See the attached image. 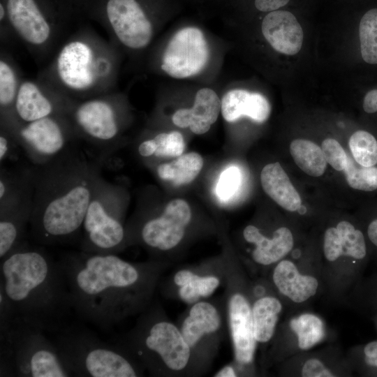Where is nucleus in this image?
Here are the masks:
<instances>
[{
	"mask_svg": "<svg viewBox=\"0 0 377 377\" xmlns=\"http://www.w3.org/2000/svg\"><path fill=\"white\" fill-rule=\"evenodd\" d=\"M59 262L73 309L84 320L108 330L150 304L164 267L131 263L116 254L82 251L63 254Z\"/></svg>",
	"mask_w": 377,
	"mask_h": 377,
	"instance_id": "obj_1",
	"label": "nucleus"
},
{
	"mask_svg": "<svg viewBox=\"0 0 377 377\" xmlns=\"http://www.w3.org/2000/svg\"><path fill=\"white\" fill-rule=\"evenodd\" d=\"M271 106L261 94L244 89H232L221 99V114L228 122L246 116L256 122L263 123L269 117Z\"/></svg>",
	"mask_w": 377,
	"mask_h": 377,
	"instance_id": "obj_23",
	"label": "nucleus"
},
{
	"mask_svg": "<svg viewBox=\"0 0 377 377\" xmlns=\"http://www.w3.org/2000/svg\"><path fill=\"white\" fill-rule=\"evenodd\" d=\"M349 147L355 161L361 166L377 164V140L369 132L357 131L349 139Z\"/></svg>",
	"mask_w": 377,
	"mask_h": 377,
	"instance_id": "obj_33",
	"label": "nucleus"
},
{
	"mask_svg": "<svg viewBox=\"0 0 377 377\" xmlns=\"http://www.w3.org/2000/svg\"><path fill=\"white\" fill-rule=\"evenodd\" d=\"M361 54L370 64H377V8H371L361 18L359 26Z\"/></svg>",
	"mask_w": 377,
	"mask_h": 377,
	"instance_id": "obj_32",
	"label": "nucleus"
},
{
	"mask_svg": "<svg viewBox=\"0 0 377 377\" xmlns=\"http://www.w3.org/2000/svg\"><path fill=\"white\" fill-rule=\"evenodd\" d=\"M74 119L80 131L96 147L98 156L106 159L119 130L112 105L102 100L87 101L75 109Z\"/></svg>",
	"mask_w": 377,
	"mask_h": 377,
	"instance_id": "obj_11",
	"label": "nucleus"
},
{
	"mask_svg": "<svg viewBox=\"0 0 377 377\" xmlns=\"http://www.w3.org/2000/svg\"><path fill=\"white\" fill-rule=\"evenodd\" d=\"M31 182L21 192L0 203V258L24 241L32 211Z\"/></svg>",
	"mask_w": 377,
	"mask_h": 377,
	"instance_id": "obj_14",
	"label": "nucleus"
},
{
	"mask_svg": "<svg viewBox=\"0 0 377 377\" xmlns=\"http://www.w3.org/2000/svg\"><path fill=\"white\" fill-rule=\"evenodd\" d=\"M290 153L296 165L311 177H320L327 167L322 149L313 142L295 139L290 145Z\"/></svg>",
	"mask_w": 377,
	"mask_h": 377,
	"instance_id": "obj_29",
	"label": "nucleus"
},
{
	"mask_svg": "<svg viewBox=\"0 0 377 377\" xmlns=\"http://www.w3.org/2000/svg\"><path fill=\"white\" fill-rule=\"evenodd\" d=\"M222 317L212 303L200 300L192 304L179 327L186 341L193 352L205 341L216 339L221 331Z\"/></svg>",
	"mask_w": 377,
	"mask_h": 377,
	"instance_id": "obj_15",
	"label": "nucleus"
},
{
	"mask_svg": "<svg viewBox=\"0 0 377 377\" xmlns=\"http://www.w3.org/2000/svg\"><path fill=\"white\" fill-rule=\"evenodd\" d=\"M15 110L18 117L27 123L51 116L54 107L34 84L26 82L19 89Z\"/></svg>",
	"mask_w": 377,
	"mask_h": 377,
	"instance_id": "obj_27",
	"label": "nucleus"
},
{
	"mask_svg": "<svg viewBox=\"0 0 377 377\" xmlns=\"http://www.w3.org/2000/svg\"><path fill=\"white\" fill-rule=\"evenodd\" d=\"M0 288L16 316L43 330L59 331L73 309L59 260L26 240L1 259Z\"/></svg>",
	"mask_w": 377,
	"mask_h": 377,
	"instance_id": "obj_3",
	"label": "nucleus"
},
{
	"mask_svg": "<svg viewBox=\"0 0 377 377\" xmlns=\"http://www.w3.org/2000/svg\"><path fill=\"white\" fill-rule=\"evenodd\" d=\"M104 10L124 45L140 49L149 44L153 34L152 26L137 0H105Z\"/></svg>",
	"mask_w": 377,
	"mask_h": 377,
	"instance_id": "obj_12",
	"label": "nucleus"
},
{
	"mask_svg": "<svg viewBox=\"0 0 377 377\" xmlns=\"http://www.w3.org/2000/svg\"><path fill=\"white\" fill-rule=\"evenodd\" d=\"M260 182L265 193L284 209L295 212L302 205L298 192L279 162L263 168Z\"/></svg>",
	"mask_w": 377,
	"mask_h": 377,
	"instance_id": "obj_24",
	"label": "nucleus"
},
{
	"mask_svg": "<svg viewBox=\"0 0 377 377\" xmlns=\"http://www.w3.org/2000/svg\"><path fill=\"white\" fill-rule=\"evenodd\" d=\"M221 111V101L216 93L202 88L196 93L193 107L177 110L172 120L180 128L189 127L193 133L202 135L216 122Z\"/></svg>",
	"mask_w": 377,
	"mask_h": 377,
	"instance_id": "obj_20",
	"label": "nucleus"
},
{
	"mask_svg": "<svg viewBox=\"0 0 377 377\" xmlns=\"http://www.w3.org/2000/svg\"><path fill=\"white\" fill-rule=\"evenodd\" d=\"M16 316L12 303L0 288V333L6 330Z\"/></svg>",
	"mask_w": 377,
	"mask_h": 377,
	"instance_id": "obj_39",
	"label": "nucleus"
},
{
	"mask_svg": "<svg viewBox=\"0 0 377 377\" xmlns=\"http://www.w3.org/2000/svg\"><path fill=\"white\" fill-rule=\"evenodd\" d=\"M6 14V10L3 5V3H0V19L2 20V19L4 17V15Z\"/></svg>",
	"mask_w": 377,
	"mask_h": 377,
	"instance_id": "obj_46",
	"label": "nucleus"
},
{
	"mask_svg": "<svg viewBox=\"0 0 377 377\" xmlns=\"http://www.w3.org/2000/svg\"><path fill=\"white\" fill-rule=\"evenodd\" d=\"M121 189L101 176L95 185L81 231V251L117 254L126 244Z\"/></svg>",
	"mask_w": 377,
	"mask_h": 377,
	"instance_id": "obj_7",
	"label": "nucleus"
},
{
	"mask_svg": "<svg viewBox=\"0 0 377 377\" xmlns=\"http://www.w3.org/2000/svg\"><path fill=\"white\" fill-rule=\"evenodd\" d=\"M300 375L303 377H333L334 372L316 357L307 359L302 366Z\"/></svg>",
	"mask_w": 377,
	"mask_h": 377,
	"instance_id": "obj_38",
	"label": "nucleus"
},
{
	"mask_svg": "<svg viewBox=\"0 0 377 377\" xmlns=\"http://www.w3.org/2000/svg\"><path fill=\"white\" fill-rule=\"evenodd\" d=\"M367 233L371 242L377 246V219L369 225Z\"/></svg>",
	"mask_w": 377,
	"mask_h": 377,
	"instance_id": "obj_45",
	"label": "nucleus"
},
{
	"mask_svg": "<svg viewBox=\"0 0 377 377\" xmlns=\"http://www.w3.org/2000/svg\"><path fill=\"white\" fill-rule=\"evenodd\" d=\"M172 280L179 297L189 304L211 296L221 283V277L215 274H198L189 269H179Z\"/></svg>",
	"mask_w": 377,
	"mask_h": 377,
	"instance_id": "obj_25",
	"label": "nucleus"
},
{
	"mask_svg": "<svg viewBox=\"0 0 377 377\" xmlns=\"http://www.w3.org/2000/svg\"><path fill=\"white\" fill-rule=\"evenodd\" d=\"M13 137L34 165L45 164L69 148L65 129L51 116L27 122Z\"/></svg>",
	"mask_w": 377,
	"mask_h": 377,
	"instance_id": "obj_10",
	"label": "nucleus"
},
{
	"mask_svg": "<svg viewBox=\"0 0 377 377\" xmlns=\"http://www.w3.org/2000/svg\"><path fill=\"white\" fill-rule=\"evenodd\" d=\"M117 343L153 375L181 373L193 358L179 327L165 318L158 306L151 304Z\"/></svg>",
	"mask_w": 377,
	"mask_h": 377,
	"instance_id": "obj_4",
	"label": "nucleus"
},
{
	"mask_svg": "<svg viewBox=\"0 0 377 377\" xmlns=\"http://www.w3.org/2000/svg\"><path fill=\"white\" fill-rule=\"evenodd\" d=\"M254 336L257 343H265L273 337L283 306L272 295L262 296L252 304Z\"/></svg>",
	"mask_w": 377,
	"mask_h": 377,
	"instance_id": "obj_26",
	"label": "nucleus"
},
{
	"mask_svg": "<svg viewBox=\"0 0 377 377\" xmlns=\"http://www.w3.org/2000/svg\"><path fill=\"white\" fill-rule=\"evenodd\" d=\"M5 10L24 39L36 45L47 39L50 28L37 0H6Z\"/></svg>",
	"mask_w": 377,
	"mask_h": 377,
	"instance_id": "obj_17",
	"label": "nucleus"
},
{
	"mask_svg": "<svg viewBox=\"0 0 377 377\" xmlns=\"http://www.w3.org/2000/svg\"><path fill=\"white\" fill-rule=\"evenodd\" d=\"M13 142L8 136L3 134L0 135V162L1 164L10 156H12L14 148Z\"/></svg>",
	"mask_w": 377,
	"mask_h": 377,
	"instance_id": "obj_41",
	"label": "nucleus"
},
{
	"mask_svg": "<svg viewBox=\"0 0 377 377\" xmlns=\"http://www.w3.org/2000/svg\"><path fill=\"white\" fill-rule=\"evenodd\" d=\"M209 57L208 45L202 31L186 27L179 30L168 43L161 68L172 77L186 78L202 71Z\"/></svg>",
	"mask_w": 377,
	"mask_h": 377,
	"instance_id": "obj_9",
	"label": "nucleus"
},
{
	"mask_svg": "<svg viewBox=\"0 0 377 377\" xmlns=\"http://www.w3.org/2000/svg\"><path fill=\"white\" fill-rule=\"evenodd\" d=\"M53 342L73 376L136 377L142 366L124 348L105 342L92 332L62 328Z\"/></svg>",
	"mask_w": 377,
	"mask_h": 377,
	"instance_id": "obj_5",
	"label": "nucleus"
},
{
	"mask_svg": "<svg viewBox=\"0 0 377 377\" xmlns=\"http://www.w3.org/2000/svg\"><path fill=\"white\" fill-rule=\"evenodd\" d=\"M15 79L10 66L4 61L0 62V103L1 107L10 105L15 96Z\"/></svg>",
	"mask_w": 377,
	"mask_h": 377,
	"instance_id": "obj_37",
	"label": "nucleus"
},
{
	"mask_svg": "<svg viewBox=\"0 0 377 377\" xmlns=\"http://www.w3.org/2000/svg\"><path fill=\"white\" fill-rule=\"evenodd\" d=\"M348 185L357 190L371 191L377 188V168H357L348 156L347 164L344 169Z\"/></svg>",
	"mask_w": 377,
	"mask_h": 377,
	"instance_id": "obj_34",
	"label": "nucleus"
},
{
	"mask_svg": "<svg viewBox=\"0 0 377 377\" xmlns=\"http://www.w3.org/2000/svg\"><path fill=\"white\" fill-rule=\"evenodd\" d=\"M243 236L246 242L254 245L251 253L253 262L263 267L276 264L291 251L294 246L293 233L286 227L277 228L272 236L268 237L256 226L249 225L244 229Z\"/></svg>",
	"mask_w": 377,
	"mask_h": 377,
	"instance_id": "obj_18",
	"label": "nucleus"
},
{
	"mask_svg": "<svg viewBox=\"0 0 377 377\" xmlns=\"http://www.w3.org/2000/svg\"><path fill=\"white\" fill-rule=\"evenodd\" d=\"M183 135L178 131L160 133L151 139L142 141L138 152L142 158H170L181 156L184 150Z\"/></svg>",
	"mask_w": 377,
	"mask_h": 377,
	"instance_id": "obj_30",
	"label": "nucleus"
},
{
	"mask_svg": "<svg viewBox=\"0 0 377 377\" xmlns=\"http://www.w3.org/2000/svg\"><path fill=\"white\" fill-rule=\"evenodd\" d=\"M105 160H90L68 148L52 161L32 165V211L29 227L40 244L69 242L81 233Z\"/></svg>",
	"mask_w": 377,
	"mask_h": 377,
	"instance_id": "obj_2",
	"label": "nucleus"
},
{
	"mask_svg": "<svg viewBox=\"0 0 377 377\" xmlns=\"http://www.w3.org/2000/svg\"><path fill=\"white\" fill-rule=\"evenodd\" d=\"M363 109L367 113L377 112V89L367 93L363 101Z\"/></svg>",
	"mask_w": 377,
	"mask_h": 377,
	"instance_id": "obj_43",
	"label": "nucleus"
},
{
	"mask_svg": "<svg viewBox=\"0 0 377 377\" xmlns=\"http://www.w3.org/2000/svg\"><path fill=\"white\" fill-rule=\"evenodd\" d=\"M240 183L241 174L239 170L235 166L228 168L221 175L216 186L218 196L223 200L229 199L238 190Z\"/></svg>",
	"mask_w": 377,
	"mask_h": 377,
	"instance_id": "obj_35",
	"label": "nucleus"
},
{
	"mask_svg": "<svg viewBox=\"0 0 377 377\" xmlns=\"http://www.w3.org/2000/svg\"><path fill=\"white\" fill-rule=\"evenodd\" d=\"M91 52L81 42L67 44L59 53L57 69L60 78L74 89H85L94 80L91 70Z\"/></svg>",
	"mask_w": 377,
	"mask_h": 377,
	"instance_id": "obj_19",
	"label": "nucleus"
},
{
	"mask_svg": "<svg viewBox=\"0 0 377 377\" xmlns=\"http://www.w3.org/2000/svg\"><path fill=\"white\" fill-rule=\"evenodd\" d=\"M364 361L371 367H377V341L368 343L364 348Z\"/></svg>",
	"mask_w": 377,
	"mask_h": 377,
	"instance_id": "obj_42",
	"label": "nucleus"
},
{
	"mask_svg": "<svg viewBox=\"0 0 377 377\" xmlns=\"http://www.w3.org/2000/svg\"><path fill=\"white\" fill-rule=\"evenodd\" d=\"M235 369L232 365H226L220 369L214 376L216 377H235L237 376Z\"/></svg>",
	"mask_w": 377,
	"mask_h": 377,
	"instance_id": "obj_44",
	"label": "nucleus"
},
{
	"mask_svg": "<svg viewBox=\"0 0 377 377\" xmlns=\"http://www.w3.org/2000/svg\"><path fill=\"white\" fill-rule=\"evenodd\" d=\"M202 166V156L196 152H190L182 154L172 162L159 164L156 174L162 180L171 181L175 186H182L193 182Z\"/></svg>",
	"mask_w": 377,
	"mask_h": 377,
	"instance_id": "obj_28",
	"label": "nucleus"
},
{
	"mask_svg": "<svg viewBox=\"0 0 377 377\" xmlns=\"http://www.w3.org/2000/svg\"><path fill=\"white\" fill-rule=\"evenodd\" d=\"M321 149L327 163L337 171L344 170L348 155L337 140L333 138L324 140Z\"/></svg>",
	"mask_w": 377,
	"mask_h": 377,
	"instance_id": "obj_36",
	"label": "nucleus"
},
{
	"mask_svg": "<svg viewBox=\"0 0 377 377\" xmlns=\"http://www.w3.org/2000/svg\"><path fill=\"white\" fill-rule=\"evenodd\" d=\"M323 253L330 263L337 262L342 256L362 260L367 254V247L362 232L346 221L328 228L323 237Z\"/></svg>",
	"mask_w": 377,
	"mask_h": 377,
	"instance_id": "obj_21",
	"label": "nucleus"
},
{
	"mask_svg": "<svg viewBox=\"0 0 377 377\" xmlns=\"http://www.w3.org/2000/svg\"><path fill=\"white\" fill-rule=\"evenodd\" d=\"M43 330L16 316L0 333V376H73Z\"/></svg>",
	"mask_w": 377,
	"mask_h": 377,
	"instance_id": "obj_6",
	"label": "nucleus"
},
{
	"mask_svg": "<svg viewBox=\"0 0 377 377\" xmlns=\"http://www.w3.org/2000/svg\"><path fill=\"white\" fill-rule=\"evenodd\" d=\"M262 33L277 52L294 55L301 50L303 31L293 13L286 10L268 13L261 24Z\"/></svg>",
	"mask_w": 377,
	"mask_h": 377,
	"instance_id": "obj_16",
	"label": "nucleus"
},
{
	"mask_svg": "<svg viewBox=\"0 0 377 377\" xmlns=\"http://www.w3.org/2000/svg\"><path fill=\"white\" fill-rule=\"evenodd\" d=\"M290 328L297 337V346L302 350H307L319 342L325 336L323 320L318 316L304 313L290 320Z\"/></svg>",
	"mask_w": 377,
	"mask_h": 377,
	"instance_id": "obj_31",
	"label": "nucleus"
},
{
	"mask_svg": "<svg viewBox=\"0 0 377 377\" xmlns=\"http://www.w3.org/2000/svg\"><path fill=\"white\" fill-rule=\"evenodd\" d=\"M191 210L182 199L169 202L161 214L143 221L135 232L126 235L129 241L139 240L153 251H168L182 241L191 220Z\"/></svg>",
	"mask_w": 377,
	"mask_h": 377,
	"instance_id": "obj_8",
	"label": "nucleus"
},
{
	"mask_svg": "<svg viewBox=\"0 0 377 377\" xmlns=\"http://www.w3.org/2000/svg\"><path fill=\"white\" fill-rule=\"evenodd\" d=\"M252 304L244 293L232 290L228 296V321L235 360L240 366L253 362L257 342L254 336Z\"/></svg>",
	"mask_w": 377,
	"mask_h": 377,
	"instance_id": "obj_13",
	"label": "nucleus"
},
{
	"mask_svg": "<svg viewBox=\"0 0 377 377\" xmlns=\"http://www.w3.org/2000/svg\"><path fill=\"white\" fill-rule=\"evenodd\" d=\"M290 0H255L256 8L260 12L269 13L280 10L286 6Z\"/></svg>",
	"mask_w": 377,
	"mask_h": 377,
	"instance_id": "obj_40",
	"label": "nucleus"
},
{
	"mask_svg": "<svg viewBox=\"0 0 377 377\" xmlns=\"http://www.w3.org/2000/svg\"><path fill=\"white\" fill-rule=\"evenodd\" d=\"M272 279L277 290L295 303H302L313 297L318 289L316 277L303 274L292 260L282 259L274 267Z\"/></svg>",
	"mask_w": 377,
	"mask_h": 377,
	"instance_id": "obj_22",
	"label": "nucleus"
}]
</instances>
